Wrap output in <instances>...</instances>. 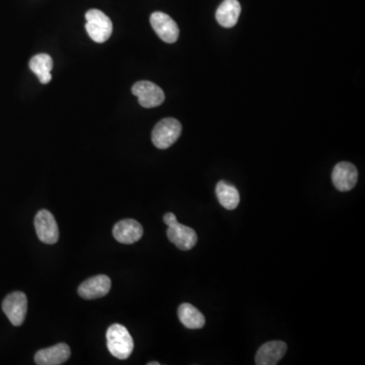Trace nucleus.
<instances>
[{
	"label": "nucleus",
	"instance_id": "9",
	"mask_svg": "<svg viewBox=\"0 0 365 365\" xmlns=\"http://www.w3.org/2000/svg\"><path fill=\"white\" fill-rule=\"evenodd\" d=\"M358 172L355 165L347 161L337 163L332 173V181L337 190L348 192L355 187Z\"/></svg>",
	"mask_w": 365,
	"mask_h": 365
},
{
	"label": "nucleus",
	"instance_id": "10",
	"mask_svg": "<svg viewBox=\"0 0 365 365\" xmlns=\"http://www.w3.org/2000/svg\"><path fill=\"white\" fill-rule=\"evenodd\" d=\"M111 279L107 275H97L82 282L78 294L84 299H97L107 296L111 290Z\"/></svg>",
	"mask_w": 365,
	"mask_h": 365
},
{
	"label": "nucleus",
	"instance_id": "13",
	"mask_svg": "<svg viewBox=\"0 0 365 365\" xmlns=\"http://www.w3.org/2000/svg\"><path fill=\"white\" fill-rule=\"evenodd\" d=\"M287 345L283 341H270L259 348L255 362L258 365H275L285 355Z\"/></svg>",
	"mask_w": 365,
	"mask_h": 365
},
{
	"label": "nucleus",
	"instance_id": "15",
	"mask_svg": "<svg viewBox=\"0 0 365 365\" xmlns=\"http://www.w3.org/2000/svg\"><path fill=\"white\" fill-rule=\"evenodd\" d=\"M178 317L186 328L192 330L203 328L205 325L204 316L191 303H182L180 305L178 309Z\"/></svg>",
	"mask_w": 365,
	"mask_h": 365
},
{
	"label": "nucleus",
	"instance_id": "14",
	"mask_svg": "<svg viewBox=\"0 0 365 365\" xmlns=\"http://www.w3.org/2000/svg\"><path fill=\"white\" fill-rule=\"evenodd\" d=\"M241 12V4L237 0H224L216 10V21L222 27H235Z\"/></svg>",
	"mask_w": 365,
	"mask_h": 365
},
{
	"label": "nucleus",
	"instance_id": "11",
	"mask_svg": "<svg viewBox=\"0 0 365 365\" xmlns=\"http://www.w3.org/2000/svg\"><path fill=\"white\" fill-rule=\"evenodd\" d=\"M113 235L115 239L124 245H132L141 239L143 228L134 220H124L117 222L114 226Z\"/></svg>",
	"mask_w": 365,
	"mask_h": 365
},
{
	"label": "nucleus",
	"instance_id": "12",
	"mask_svg": "<svg viewBox=\"0 0 365 365\" xmlns=\"http://www.w3.org/2000/svg\"><path fill=\"white\" fill-rule=\"evenodd\" d=\"M71 355L67 344L59 343L52 347L39 350L35 355V362L38 365H60L65 364Z\"/></svg>",
	"mask_w": 365,
	"mask_h": 365
},
{
	"label": "nucleus",
	"instance_id": "6",
	"mask_svg": "<svg viewBox=\"0 0 365 365\" xmlns=\"http://www.w3.org/2000/svg\"><path fill=\"white\" fill-rule=\"evenodd\" d=\"M132 93L138 97V103L146 109L156 108L165 102V95L160 86L152 82H138L132 86Z\"/></svg>",
	"mask_w": 365,
	"mask_h": 365
},
{
	"label": "nucleus",
	"instance_id": "16",
	"mask_svg": "<svg viewBox=\"0 0 365 365\" xmlns=\"http://www.w3.org/2000/svg\"><path fill=\"white\" fill-rule=\"evenodd\" d=\"M30 69L34 72L39 78L42 84H47L52 80L51 71L53 69V60L50 55L38 54L35 55L30 60Z\"/></svg>",
	"mask_w": 365,
	"mask_h": 365
},
{
	"label": "nucleus",
	"instance_id": "17",
	"mask_svg": "<svg viewBox=\"0 0 365 365\" xmlns=\"http://www.w3.org/2000/svg\"><path fill=\"white\" fill-rule=\"evenodd\" d=\"M216 195L220 204L226 209L233 210L239 204V193L233 185L220 181L216 185Z\"/></svg>",
	"mask_w": 365,
	"mask_h": 365
},
{
	"label": "nucleus",
	"instance_id": "4",
	"mask_svg": "<svg viewBox=\"0 0 365 365\" xmlns=\"http://www.w3.org/2000/svg\"><path fill=\"white\" fill-rule=\"evenodd\" d=\"M181 133L182 125L177 119H163L152 130V143L156 148L167 150L179 139Z\"/></svg>",
	"mask_w": 365,
	"mask_h": 365
},
{
	"label": "nucleus",
	"instance_id": "8",
	"mask_svg": "<svg viewBox=\"0 0 365 365\" xmlns=\"http://www.w3.org/2000/svg\"><path fill=\"white\" fill-rule=\"evenodd\" d=\"M150 25L156 35L165 43H175L179 38L180 30L177 23L165 12H154L150 16Z\"/></svg>",
	"mask_w": 365,
	"mask_h": 365
},
{
	"label": "nucleus",
	"instance_id": "1",
	"mask_svg": "<svg viewBox=\"0 0 365 365\" xmlns=\"http://www.w3.org/2000/svg\"><path fill=\"white\" fill-rule=\"evenodd\" d=\"M163 222L167 226V235L169 242L173 243L178 249L182 251H189L195 247L198 241V237L194 229L180 224L175 214L172 212L165 214Z\"/></svg>",
	"mask_w": 365,
	"mask_h": 365
},
{
	"label": "nucleus",
	"instance_id": "18",
	"mask_svg": "<svg viewBox=\"0 0 365 365\" xmlns=\"http://www.w3.org/2000/svg\"><path fill=\"white\" fill-rule=\"evenodd\" d=\"M148 365H160V362H150Z\"/></svg>",
	"mask_w": 365,
	"mask_h": 365
},
{
	"label": "nucleus",
	"instance_id": "5",
	"mask_svg": "<svg viewBox=\"0 0 365 365\" xmlns=\"http://www.w3.org/2000/svg\"><path fill=\"white\" fill-rule=\"evenodd\" d=\"M2 309L14 326H21L27 316V296L22 292H14L8 294L2 303Z\"/></svg>",
	"mask_w": 365,
	"mask_h": 365
},
{
	"label": "nucleus",
	"instance_id": "3",
	"mask_svg": "<svg viewBox=\"0 0 365 365\" xmlns=\"http://www.w3.org/2000/svg\"><path fill=\"white\" fill-rule=\"evenodd\" d=\"M86 30L95 43H105L113 33L111 19L102 10H90L86 14Z\"/></svg>",
	"mask_w": 365,
	"mask_h": 365
},
{
	"label": "nucleus",
	"instance_id": "7",
	"mask_svg": "<svg viewBox=\"0 0 365 365\" xmlns=\"http://www.w3.org/2000/svg\"><path fill=\"white\" fill-rule=\"evenodd\" d=\"M35 228L42 243L54 245L59 239V228L53 214L46 209L40 210L35 217Z\"/></svg>",
	"mask_w": 365,
	"mask_h": 365
},
{
	"label": "nucleus",
	"instance_id": "2",
	"mask_svg": "<svg viewBox=\"0 0 365 365\" xmlns=\"http://www.w3.org/2000/svg\"><path fill=\"white\" fill-rule=\"evenodd\" d=\"M107 346L110 353L118 360L129 358L134 349V341L126 328L114 324L107 331Z\"/></svg>",
	"mask_w": 365,
	"mask_h": 365
}]
</instances>
